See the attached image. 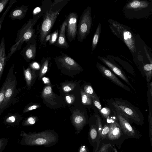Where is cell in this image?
I'll return each instance as SVG.
<instances>
[{
    "label": "cell",
    "instance_id": "33",
    "mask_svg": "<svg viewBox=\"0 0 152 152\" xmlns=\"http://www.w3.org/2000/svg\"><path fill=\"white\" fill-rule=\"evenodd\" d=\"M96 123L98 128V132L99 136L101 139V133L103 129V126L100 117L98 115H96Z\"/></svg>",
    "mask_w": 152,
    "mask_h": 152
},
{
    "label": "cell",
    "instance_id": "28",
    "mask_svg": "<svg viewBox=\"0 0 152 152\" xmlns=\"http://www.w3.org/2000/svg\"><path fill=\"white\" fill-rule=\"evenodd\" d=\"M16 2L17 0H11L9 3V5L7 7V8L0 18V31L1 27L2 24L6 14H7L10 10V9L12 7V5L13 4L16 3Z\"/></svg>",
    "mask_w": 152,
    "mask_h": 152
},
{
    "label": "cell",
    "instance_id": "44",
    "mask_svg": "<svg viewBox=\"0 0 152 152\" xmlns=\"http://www.w3.org/2000/svg\"><path fill=\"white\" fill-rule=\"evenodd\" d=\"M42 80L45 83H50L49 79L47 78L43 77Z\"/></svg>",
    "mask_w": 152,
    "mask_h": 152
},
{
    "label": "cell",
    "instance_id": "27",
    "mask_svg": "<svg viewBox=\"0 0 152 152\" xmlns=\"http://www.w3.org/2000/svg\"><path fill=\"white\" fill-rule=\"evenodd\" d=\"M107 123L103 126L101 133V141L105 139L110 131V123L108 120H107Z\"/></svg>",
    "mask_w": 152,
    "mask_h": 152
},
{
    "label": "cell",
    "instance_id": "17",
    "mask_svg": "<svg viewBox=\"0 0 152 152\" xmlns=\"http://www.w3.org/2000/svg\"><path fill=\"white\" fill-rule=\"evenodd\" d=\"M72 119L74 125L78 131H81L86 124L87 121L85 116L78 110L73 112Z\"/></svg>",
    "mask_w": 152,
    "mask_h": 152
},
{
    "label": "cell",
    "instance_id": "23",
    "mask_svg": "<svg viewBox=\"0 0 152 152\" xmlns=\"http://www.w3.org/2000/svg\"><path fill=\"white\" fill-rule=\"evenodd\" d=\"M101 25L99 23L94 35L92 42L91 50L92 51L96 48L101 30Z\"/></svg>",
    "mask_w": 152,
    "mask_h": 152
},
{
    "label": "cell",
    "instance_id": "32",
    "mask_svg": "<svg viewBox=\"0 0 152 152\" xmlns=\"http://www.w3.org/2000/svg\"><path fill=\"white\" fill-rule=\"evenodd\" d=\"M148 121L149 124V133L150 141L151 146H152V117L151 113L150 112L148 115Z\"/></svg>",
    "mask_w": 152,
    "mask_h": 152
},
{
    "label": "cell",
    "instance_id": "43",
    "mask_svg": "<svg viewBox=\"0 0 152 152\" xmlns=\"http://www.w3.org/2000/svg\"><path fill=\"white\" fill-rule=\"evenodd\" d=\"M29 66L35 70L38 69L40 68V66L39 64L36 62L31 63Z\"/></svg>",
    "mask_w": 152,
    "mask_h": 152
},
{
    "label": "cell",
    "instance_id": "35",
    "mask_svg": "<svg viewBox=\"0 0 152 152\" xmlns=\"http://www.w3.org/2000/svg\"><path fill=\"white\" fill-rule=\"evenodd\" d=\"M142 2H141L138 1H134L133 2H130L129 4L128 7L131 8H137L140 7H142Z\"/></svg>",
    "mask_w": 152,
    "mask_h": 152
},
{
    "label": "cell",
    "instance_id": "11",
    "mask_svg": "<svg viewBox=\"0 0 152 152\" xmlns=\"http://www.w3.org/2000/svg\"><path fill=\"white\" fill-rule=\"evenodd\" d=\"M36 39V35L35 34L26 42V46L21 51V56L27 62L35 59L37 48Z\"/></svg>",
    "mask_w": 152,
    "mask_h": 152
},
{
    "label": "cell",
    "instance_id": "38",
    "mask_svg": "<svg viewBox=\"0 0 152 152\" xmlns=\"http://www.w3.org/2000/svg\"><path fill=\"white\" fill-rule=\"evenodd\" d=\"M92 100L94 106L97 108L100 111L102 108L98 98H93Z\"/></svg>",
    "mask_w": 152,
    "mask_h": 152
},
{
    "label": "cell",
    "instance_id": "22",
    "mask_svg": "<svg viewBox=\"0 0 152 152\" xmlns=\"http://www.w3.org/2000/svg\"><path fill=\"white\" fill-rule=\"evenodd\" d=\"M96 152H115L112 146L110 143L106 142L104 141H101Z\"/></svg>",
    "mask_w": 152,
    "mask_h": 152
},
{
    "label": "cell",
    "instance_id": "29",
    "mask_svg": "<svg viewBox=\"0 0 152 152\" xmlns=\"http://www.w3.org/2000/svg\"><path fill=\"white\" fill-rule=\"evenodd\" d=\"M84 91L88 94L92 98H98V97L94 91L92 86L90 85H86L84 87Z\"/></svg>",
    "mask_w": 152,
    "mask_h": 152
},
{
    "label": "cell",
    "instance_id": "45",
    "mask_svg": "<svg viewBox=\"0 0 152 152\" xmlns=\"http://www.w3.org/2000/svg\"><path fill=\"white\" fill-rule=\"evenodd\" d=\"M150 86H151V88H150V94H151V96H152V82H151V83H150Z\"/></svg>",
    "mask_w": 152,
    "mask_h": 152
},
{
    "label": "cell",
    "instance_id": "5",
    "mask_svg": "<svg viewBox=\"0 0 152 152\" xmlns=\"http://www.w3.org/2000/svg\"><path fill=\"white\" fill-rule=\"evenodd\" d=\"M92 24L91 8L84 10L80 16L77 27V40L82 42L89 34Z\"/></svg>",
    "mask_w": 152,
    "mask_h": 152
},
{
    "label": "cell",
    "instance_id": "9",
    "mask_svg": "<svg viewBox=\"0 0 152 152\" xmlns=\"http://www.w3.org/2000/svg\"><path fill=\"white\" fill-rule=\"evenodd\" d=\"M60 53L61 55L54 58L58 66L69 71H80L82 69L80 65L70 56L62 51Z\"/></svg>",
    "mask_w": 152,
    "mask_h": 152
},
{
    "label": "cell",
    "instance_id": "36",
    "mask_svg": "<svg viewBox=\"0 0 152 152\" xmlns=\"http://www.w3.org/2000/svg\"><path fill=\"white\" fill-rule=\"evenodd\" d=\"M39 107V105L35 104H28L26 105L23 110V113H26L29 111L37 108Z\"/></svg>",
    "mask_w": 152,
    "mask_h": 152
},
{
    "label": "cell",
    "instance_id": "21",
    "mask_svg": "<svg viewBox=\"0 0 152 152\" xmlns=\"http://www.w3.org/2000/svg\"><path fill=\"white\" fill-rule=\"evenodd\" d=\"M51 59V58L50 57H47L46 58L44 57L42 59V64L39 74V77H42L47 72Z\"/></svg>",
    "mask_w": 152,
    "mask_h": 152
},
{
    "label": "cell",
    "instance_id": "19",
    "mask_svg": "<svg viewBox=\"0 0 152 152\" xmlns=\"http://www.w3.org/2000/svg\"><path fill=\"white\" fill-rule=\"evenodd\" d=\"M6 57L5 39L4 37H2L0 43V82L7 62Z\"/></svg>",
    "mask_w": 152,
    "mask_h": 152
},
{
    "label": "cell",
    "instance_id": "26",
    "mask_svg": "<svg viewBox=\"0 0 152 152\" xmlns=\"http://www.w3.org/2000/svg\"><path fill=\"white\" fill-rule=\"evenodd\" d=\"M143 69L146 76L147 82H148L151 80L152 76V64H145L144 66Z\"/></svg>",
    "mask_w": 152,
    "mask_h": 152
},
{
    "label": "cell",
    "instance_id": "37",
    "mask_svg": "<svg viewBox=\"0 0 152 152\" xmlns=\"http://www.w3.org/2000/svg\"><path fill=\"white\" fill-rule=\"evenodd\" d=\"M100 112L104 117L107 119L110 115V109L107 107H104L102 109Z\"/></svg>",
    "mask_w": 152,
    "mask_h": 152
},
{
    "label": "cell",
    "instance_id": "6",
    "mask_svg": "<svg viewBox=\"0 0 152 152\" xmlns=\"http://www.w3.org/2000/svg\"><path fill=\"white\" fill-rule=\"evenodd\" d=\"M17 83L16 77L14 74L6 90L4 99L0 108V116L4 110L11 104H15L18 94L20 89L16 88Z\"/></svg>",
    "mask_w": 152,
    "mask_h": 152
},
{
    "label": "cell",
    "instance_id": "24",
    "mask_svg": "<svg viewBox=\"0 0 152 152\" xmlns=\"http://www.w3.org/2000/svg\"><path fill=\"white\" fill-rule=\"evenodd\" d=\"M58 34V29L55 30L53 33L49 34L45 39L46 43L48 41L49 45H54L57 39Z\"/></svg>",
    "mask_w": 152,
    "mask_h": 152
},
{
    "label": "cell",
    "instance_id": "10",
    "mask_svg": "<svg viewBox=\"0 0 152 152\" xmlns=\"http://www.w3.org/2000/svg\"><path fill=\"white\" fill-rule=\"evenodd\" d=\"M78 17L76 12H72L66 18L67 22L66 28V36L70 42L75 40L77 36Z\"/></svg>",
    "mask_w": 152,
    "mask_h": 152
},
{
    "label": "cell",
    "instance_id": "4",
    "mask_svg": "<svg viewBox=\"0 0 152 152\" xmlns=\"http://www.w3.org/2000/svg\"><path fill=\"white\" fill-rule=\"evenodd\" d=\"M108 121L110 131L106 138L102 141L110 143L112 146L116 145L119 150L124 140L127 138L123 133L117 118Z\"/></svg>",
    "mask_w": 152,
    "mask_h": 152
},
{
    "label": "cell",
    "instance_id": "7",
    "mask_svg": "<svg viewBox=\"0 0 152 152\" xmlns=\"http://www.w3.org/2000/svg\"><path fill=\"white\" fill-rule=\"evenodd\" d=\"M116 118L122 131L127 138L140 139V132L130 124L129 119L116 109H114Z\"/></svg>",
    "mask_w": 152,
    "mask_h": 152
},
{
    "label": "cell",
    "instance_id": "25",
    "mask_svg": "<svg viewBox=\"0 0 152 152\" xmlns=\"http://www.w3.org/2000/svg\"><path fill=\"white\" fill-rule=\"evenodd\" d=\"M82 102L85 105H89L91 104L92 102L91 97L82 90H81Z\"/></svg>",
    "mask_w": 152,
    "mask_h": 152
},
{
    "label": "cell",
    "instance_id": "30",
    "mask_svg": "<svg viewBox=\"0 0 152 152\" xmlns=\"http://www.w3.org/2000/svg\"><path fill=\"white\" fill-rule=\"evenodd\" d=\"M20 114L17 113H9L6 116V121L7 122H15L18 118L21 117Z\"/></svg>",
    "mask_w": 152,
    "mask_h": 152
},
{
    "label": "cell",
    "instance_id": "39",
    "mask_svg": "<svg viewBox=\"0 0 152 152\" xmlns=\"http://www.w3.org/2000/svg\"><path fill=\"white\" fill-rule=\"evenodd\" d=\"M75 97L72 95H67L65 97L66 100L69 104L73 103L75 101Z\"/></svg>",
    "mask_w": 152,
    "mask_h": 152
},
{
    "label": "cell",
    "instance_id": "18",
    "mask_svg": "<svg viewBox=\"0 0 152 152\" xmlns=\"http://www.w3.org/2000/svg\"><path fill=\"white\" fill-rule=\"evenodd\" d=\"M15 64L14 63L10 67L7 77L0 89V108L4 99L6 88L10 83L13 75Z\"/></svg>",
    "mask_w": 152,
    "mask_h": 152
},
{
    "label": "cell",
    "instance_id": "8",
    "mask_svg": "<svg viewBox=\"0 0 152 152\" xmlns=\"http://www.w3.org/2000/svg\"><path fill=\"white\" fill-rule=\"evenodd\" d=\"M110 23L115 27L118 32L121 39L125 43L132 52L135 51V42L132 33L126 26L117 22L111 20Z\"/></svg>",
    "mask_w": 152,
    "mask_h": 152
},
{
    "label": "cell",
    "instance_id": "31",
    "mask_svg": "<svg viewBox=\"0 0 152 152\" xmlns=\"http://www.w3.org/2000/svg\"><path fill=\"white\" fill-rule=\"evenodd\" d=\"M52 94V88L50 86H47L44 89L42 96L45 98H48L51 97Z\"/></svg>",
    "mask_w": 152,
    "mask_h": 152
},
{
    "label": "cell",
    "instance_id": "34",
    "mask_svg": "<svg viewBox=\"0 0 152 152\" xmlns=\"http://www.w3.org/2000/svg\"><path fill=\"white\" fill-rule=\"evenodd\" d=\"M75 86V84L72 83H65L62 87L63 90L65 92H69L73 90Z\"/></svg>",
    "mask_w": 152,
    "mask_h": 152
},
{
    "label": "cell",
    "instance_id": "20",
    "mask_svg": "<svg viewBox=\"0 0 152 152\" xmlns=\"http://www.w3.org/2000/svg\"><path fill=\"white\" fill-rule=\"evenodd\" d=\"M23 71L27 86L29 89H30L36 77L35 70L30 66H29L26 69H25L23 66Z\"/></svg>",
    "mask_w": 152,
    "mask_h": 152
},
{
    "label": "cell",
    "instance_id": "41",
    "mask_svg": "<svg viewBox=\"0 0 152 152\" xmlns=\"http://www.w3.org/2000/svg\"><path fill=\"white\" fill-rule=\"evenodd\" d=\"M77 152H90L88 147L85 145H81L79 148Z\"/></svg>",
    "mask_w": 152,
    "mask_h": 152
},
{
    "label": "cell",
    "instance_id": "14",
    "mask_svg": "<svg viewBox=\"0 0 152 152\" xmlns=\"http://www.w3.org/2000/svg\"><path fill=\"white\" fill-rule=\"evenodd\" d=\"M66 25V20L65 19L60 26L57 39L54 45L59 48L66 49L69 47V45L66 41L65 35Z\"/></svg>",
    "mask_w": 152,
    "mask_h": 152
},
{
    "label": "cell",
    "instance_id": "40",
    "mask_svg": "<svg viewBox=\"0 0 152 152\" xmlns=\"http://www.w3.org/2000/svg\"><path fill=\"white\" fill-rule=\"evenodd\" d=\"M9 0H0V13L3 10Z\"/></svg>",
    "mask_w": 152,
    "mask_h": 152
},
{
    "label": "cell",
    "instance_id": "1",
    "mask_svg": "<svg viewBox=\"0 0 152 152\" xmlns=\"http://www.w3.org/2000/svg\"><path fill=\"white\" fill-rule=\"evenodd\" d=\"M69 0H44L39 7L42 19L37 28L38 42L40 45H46L45 39L50 34L61 10Z\"/></svg>",
    "mask_w": 152,
    "mask_h": 152
},
{
    "label": "cell",
    "instance_id": "15",
    "mask_svg": "<svg viewBox=\"0 0 152 152\" xmlns=\"http://www.w3.org/2000/svg\"><path fill=\"white\" fill-rule=\"evenodd\" d=\"M98 58L115 74L118 75L124 80L132 88H133L132 86L129 81L126 75L124 74V72H123L119 68L117 67L116 66L113 64L103 58L101 57H99Z\"/></svg>",
    "mask_w": 152,
    "mask_h": 152
},
{
    "label": "cell",
    "instance_id": "16",
    "mask_svg": "<svg viewBox=\"0 0 152 152\" xmlns=\"http://www.w3.org/2000/svg\"><path fill=\"white\" fill-rule=\"evenodd\" d=\"M28 7V5L17 7L11 11L8 17L12 20H21L25 17Z\"/></svg>",
    "mask_w": 152,
    "mask_h": 152
},
{
    "label": "cell",
    "instance_id": "3",
    "mask_svg": "<svg viewBox=\"0 0 152 152\" xmlns=\"http://www.w3.org/2000/svg\"><path fill=\"white\" fill-rule=\"evenodd\" d=\"M111 104L114 109H116L132 122L142 126L144 117L140 110L127 101L115 98Z\"/></svg>",
    "mask_w": 152,
    "mask_h": 152
},
{
    "label": "cell",
    "instance_id": "13",
    "mask_svg": "<svg viewBox=\"0 0 152 152\" xmlns=\"http://www.w3.org/2000/svg\"><path fill=\"white\" fill-rule=\"evenodd\" d=\"M88 139L90 144L93 147V152H96L99 146L101 138L96 122L90 126Z\"/></svg>",
    "mask_w": 152,
    "mask_h": 152
},
{
    "label": "cell",
    "instance_id": "2",
    "mask_svg": "<svg viewBox=\"0 0 152 152\" xmlns=\"http://www.w3.org/2000/svg\"><path fill=\"white\" fill-rule=\"evenodd\" d=\"M41 17L39 11L34 14L32 18L29 19L17 31L15 44L10 48L6 58L7 62L12 55L16 51L20 50L24 43H26L35 34V30L33 27Z\"/></svg>",
    "mask_w": 152,
    "mask_h": 152
},
{
    "label": "cell",
    "instance_id": "42",
    "mask_svg": "<svg viewBox=\"0 0 152 152\" xmlns=\"http://www.w3.org/2000/svg\"><path fill=\"white\" fill-rule=\"evenodd\" d=\"M37 118L35 117L31 116L28 117L26 121L31 125L34 124L36 121Z\"/></svg>",
    "mask_w": 152,
    "mask_h": 152
},
{
    "label": "cell",
    "instance_id": "12",
    "mask_svg": "<svg viewBox=\"0 0 152 152\" xmlns=\"http://www.w3.org/2000/svg\"><path fill=\"white\" fill-rule=\"evenodd\" d=\"M96 66L104 76L113 82L128 91H131V90L129 87L122 83L113 72L105 66L97 63Z\"/></svg>",
    "mask_w": 152,
    "mask_h": 152
}]
</instances>
